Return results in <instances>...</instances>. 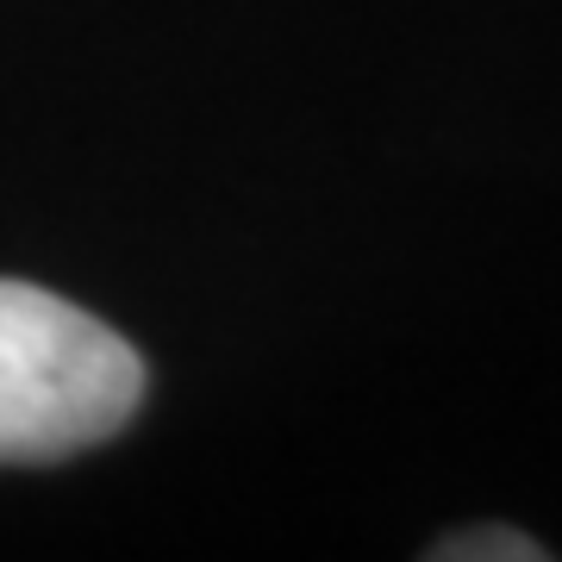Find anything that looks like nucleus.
I'll return each instance as SVG.
<instances>
[{
    "instance_id": "nucleus-1",
    "label": "nucleus",
    "mask_w": 562,
    "mask_h": 562,
    "mask_svg": "<svg viewBox=\"0 0 562 562\" xmlns=\"http://www.w3.org/2000/svg\"><path fill=\"white\" fill-rule=\"evenodd\" d=\"M138 401L144 362L113 325L38 281L0 276V469L81 457Z\"/></svg>"
},
{
    "instance_id": "nucleus-2",
    "label": "nucleus",
    "mask_w": 562,
    "mask_h": 562,
    "mask_svg": "<svg viewBox=\"0 0 562 562\" xmlns=\"http://www.w3.org/2000/svg\"><path fill=\"white\" fill-rule=\"evenodd\" d=\"M431 557H450V562H475V557H494V562H538L543 543L519 538V531H469V538H443Z\"/></svg>"
}]
</instances>
